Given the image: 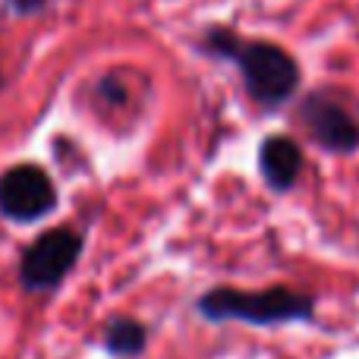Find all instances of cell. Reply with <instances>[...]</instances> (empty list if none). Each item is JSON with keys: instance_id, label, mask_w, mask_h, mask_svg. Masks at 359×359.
<instances>
[{"instance_id": "5b68a950", "label": "cell", "mask_w": 359, "mask_h": 359, "mask_svg": "<svg viewBox=\"0 0 359 359\" xmlns=\"http://www.w3.org/2000/svg\"><path fill=\"white\" fill-rule=\"evenodd\" d=\"M299 120L309 130V136L316 139L322 149L337 151V155H347V151L359 149V123L356 117L334 101L325 92H312L303 98L299 104Z\"/></svg>"}, {"instance_id": "ba28073f", "label": "cell", "mask_w": 359, "mask_h": 359, "mask_svg": "<svg viewBox=\"0 0 359 359\" xmlns=\"http://www.w3.org/2000/svg\"><path fill=\"white\" fill-rule=\"evenodd\" d=\"M6 6L16 16H35V13H41L48 6V0H6Z\"/></svg>"}, {"instance_id": "7a4b0ae2", "label": "cell", "mask_w": 359, "mask_h": 359, "mask_svg": "<svg viewBox=\"0 0 359 359\" xmlns=\"http://www.w3.org/2000/svg\"><path fill=\"white\" fill-rule=\"evenodd\" d=\"M196 312L208 322H246L268 328V325L309 322L316 316V299L290 287H265V290L211 287L198 297Z\"/></svg>"}, {"instance_id": "277c9868", "label": "cell", "mask_w": 359, "mask_h": 359, "mask_svg": "<svg viewBox=\"0 0 359 359\" xmlns=\"http://www.w3.org/2000/svg\"><path fill=\"white\" fill-rule=\"evenodd\" d=\"M57 208V186L38 164H16L0 174V215L6 221L32 224Z\"/></svg>"}, {"instance_id": "6da1fadb", "label": "cell", "mask_w": 359, "mask_h": 359, "mask_svg": "<svg viewBox=\"0 0 359 359\" xmlns=\"http://www.w3.org/2000/svg\"><path fill=\"white\" fill-rule=\"evenodd\" d=\"M202 54L215 57V60H230L236 63L243 76L249 98L262 107H280L293 98L299 86V67L284 48L274 41H246L236 38L230 29L211 25L196 44Z\"/></svg>"}, {"instance_id": "3957f363", "label": "cell", "mask_w": 359, "mask_h": 359, "mask_svg": "<svg viewBox=\"0 0 359 359\" xmlns=\"http://www.w3.org/2000/svg\"><path fill=\"white\" fill-rule=\"evenodd\" d=\"M82 246H86V240L73 227L44 230L19 259V284L29 293L60 287L67 280V274L76 268V262H79Z\"/></svg>"}, {"instance_id": "52a82bcc", "label": "cell", "mask_w": 359, "mask_h": 359, "mask_svg": "<svg viewBox=\"0 0 359 359\" xmlns=\"http://www.w3.org/2000/svg\"><path fill=\"white\" fill-rule=\"evenodd\" d=\"M104 350L117 359H136L142 356L145 344H149V328L130 316H117L104 325Z\"/></svg>"}, {"instance_id": "9c48e42d", "label": "cell", "mask_w": 359, "mask_h": 359, "mask_svg": "<svg viewBox=\"0 0 359 359\" xmlns=\"http://www.w3.org/2000/svg\"><path fill=\"white\" fill-rule=\"evenodd\" d=\"M98 92H104V98L111 101V104H120V101H123V86L117 88V79H114V76H104V79H101Z\"/></svg>"}, {"instance_id": "8992f818", "label": "cell", "mask_w": 359, "mask_h": 359, "mask_svg": "<svg viewBox=\"0 0 359 359\" xmlns=\"http://www.w3.org/2000/svg\"><path fill=\"white\" fill-rule=\"evenodd\" d=\"M259 170L274 192H287L303 170V149L290 136H268L259 145Z\"/></svg>"}]
</instances>
